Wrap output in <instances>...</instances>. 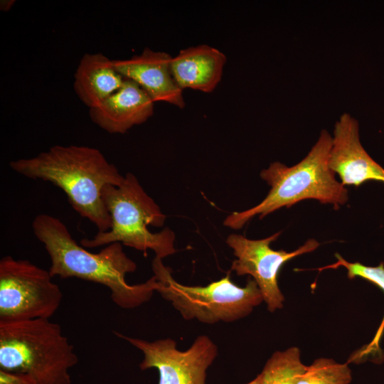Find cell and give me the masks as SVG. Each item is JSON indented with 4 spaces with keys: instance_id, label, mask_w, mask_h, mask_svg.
I'll return each instance as SVG.
<instances>
[{
    "instance_id": "cell-9",
    "label": "cell",
    "mask_w": 384,
    "mask_h": 384,
    "mask_svg": "<svg viewBox=\"0 0 384 384\" xmlns=\"http://www.w3.org/2000/svg\"><path fill=\"white\" fill-rule=\"evenodd\" d=\"M281 231L260 240H250L238 234L230 235L227 244L237 257L230 270L237 275L248 274L253 277L270 312L282 308L284 297L278 286V275L282 267L289 260L315 250L319 242L309 239L292 252L274 250L270 244L276 240Z\"/></svg>"
},
{
    "instance_id": "cell-4",
    "label": "cell",
    "mask_w": 384,
    "mask_h": 384,
    "mask_svg": "<svg viewBox=\"0 0 384 384\" xmlns=\"http://www.w3.org/2000/svg\"><path fill=\"white\" fill-rule=\"evenodd\" d=\"M74 347L50 319L0 322V369L26 373L37 384H70Z\"/></svg>"
},
{
    "instance_id": "cell-10",
    "label": "cell",
    "mask_w": 384,
    "mask_h": 384,
    "mask_svg": "<svg viewBox=\"0 0 384 384\" xmlns=\"http://www.w3.org/2000/svg\"><path fill=\"white\" fill-rule=\"evenodd\" d=\"M329 164L345 186H359L368 181L384 183V169L363 148L358 122L348 113L335 123Z\"/></svg>"
},
{
    "instance_id": "cell-15",
    "label": "cell",
    "mask_w": 384,
    "mask_h": 384,
    "mask_svg": "<svg viewBox=\"0 0 384 384\" xmlns=\"http://www.w3.org/2000/svg\"><path fill=\"white\" fill-rule=\"evenodd\" d=\"M306 366L301 360L299 348L275 351L260 375V384H296Z\"/></svg>"
},
{
    "instance_id": "cell-19",
    "label": "cell",
    "mask_w": 384,
    "mask_h": 384,
    "mask_svg": "<svg viewBox=\"0 0 384 384\" xmlns=\"http://www.w3.org/2000/svg\"><path fill=\"white\" fill-rule=\"evenodd\" d=\"M14 3H15V1L14 0L1 1L0 9L1 11H7L12 7Z\"/></svg>"
},
{
    "instance_id": "cell-17",
    "label": "cell",
    "mask_w": 384,
    "mask_h": 384,
    "mask_svg": "<svg viewBox=\"0 0 384 384\" xmlns=\"http://www.w3.org/2000/svg\"><path fill=\"white\" fill-rule=\"evenodd\" d=\"M351 380V370L348 363L319 358L306 366L296 384H350Z\"/></svg>"
},
{
    "instance_id": "cell-7",
    "label": "cell",
    "mask_w": 384,
    "mask_h": 384,
    "mask_svg": "<svg viewBox=\"0 0 384 384\" xmlns=\"http://www.w3.org/2000/svg\"><path fill=\"white\" fill-rule=\"evenodd\" d=\"M48 270L7 255L0 260V322L50 318L63 293Z\"/></svg>"
},
{
    "instance_id": "cell-1",
    "label": "cell",
    "mask_w": 384,
    "mask_h": 384,
    "mask_svg": "<svg viewBox=\"0 0 384 384\" xmlns=\"http://www.w3.org/2000/svg\"><path fill=\"white\" fill-rule=\"evenodd\" d=\"M36 238L44 245L51 265L52 277L78 278L102 284L110 291L112 302L123 309H134L149 302L159 287L154 275L144 283L129 284L127 273L137 264L129 258L119 242L107 245L97 253L80 245L58 218L39 214L32 222Z\"/></svg>"
},
{
    "instance_id": "cell-13",
    "label": "cell",
    "mask_w": 384,
    "mask_h": 384,
    "mask_svg": "<svg viewBox=\"0 0 384 384\" xmlns=\"http://www.w3.org/2000/svg\"><path fill=\"white\" fill-rule=\"evenodd\" d=\"M226 56L218 49L202 44L182 49L172 57L171 68L178 86L213 92L220 82Z\"/></svg>"
},
{
    "instance_id": "cell-6",
    "label": "cell",
    "mask_w": 384,
    "mask_h": 384,
    "mask_svg": "<svg viewBox=\"0 0 384 384\" xmlns=\"http://www.w3.org/2000/svg\"><path fill=\"white\" fill-rule=\"evenodd\" d=\"M151 267L159 283L156 292L186 320L196 319L209 324L233 322L249 315L263 302L253 279H248L245 287L235 284L229 275L205 287L188 286L174 279L162 259L155 257Z\"/></svg>"
},
{
    "instance_id": "cell-11",
    "label": "cell",
    "mask_w": 384,
    "mask_h": 384,
    "mask_svg": "<svg viewBox=\"0 0 384 384\" xmlns=\"http://www.w3.org/2000/svg\"><path fill=\"white\" fill-rule=\"evenodd\" d=\"M171 59L167 53L145 48L139 55L113 62L117 70L136 82L154 102H164L183 108V90L173 77Z\"/></svg>"
},
{
    "instance_id": "cell-2",
    "label": "cell",
    "mask_w": 384,
    "mask_h": 384,
    "mask_svg": "<svg viewBox=\"0 0 384 384\" xmlns=\"http://www.w3.org/2000/svg\"><path fill=\"white\" fill-rule=\"evenodd\" d=\"M9 166L27 178L52 183L64 191L73 208L91 221L98 232L110 230L111 218L102 191L106 185H121L124 176L99 149L54 145L36 156L12 161Z\"/></svg>"
},
{
    "instance_id": "cell-5",
    "label": "cell",
    "mask_w": 384,
    "mask_h": 384,
    "mask_svg": "<svg viewBox=\"0 0 384 384\" xmlns=\"http://www.w3.org/2000/svg\"><path fill=\"white\" fill-rule=\"evenodd\" d=\"M104 203L111 218L106 232H97L92 238H83L80 245L86 248L119 242L146 252L152 250L163 259L176 252L175 235L169 228L151 233L148 225L161 227L166 215L144 191L136 176L127 173L121 185H106L102 191Z\"/></svg>"
},
{
    "instance_id": "cell-14",
    "label": "cell",
    "mask_w": 384,
    "mask_h": 384,
    "mask_svg": "<svg viewBox=\"0 0 384 384\" xmlns=\"http://www.w3.org/2000/svg\"><path fill=\"white\" fill-rule=\"evenodd\" d=\"M124 81L113 60L100 53H85L75 73L74 90L81 102L91 109L117 92Z\"/></svg>"
},
{
    "instance_id": "cell-3",
    "label": "cell",
    "mask_w": 384,
    "mask_h": 384,
    "mask_svg": "<svg viewBox=\"0 0 384 384\" xmlns=\"http://www.w3.org/2000/svg\"><path fill=\"white\" fill-rule=\"evenodd\" d=\"M332 136L323 129L308 154L297 164L288 167L280 162L270 164L260 173L271 188L259 204L242 212H234L224 221L233 229H240L251 218L260 219L282 208H290L301 201L314 199L338 208L348 201V190L336 180L329 161Z\"/></svg>"
},
{
    "instance_id": "cell-18",
    "label": "cell",
    "mask_w": 384,
    "mask_h": 384,
    "mask_svg": "<svg viewBox=\"0 0 384 384\" xmlns=\"http://www.w3.org/2000/svg\"><path fill=\"white\" fill-rule=\"evenodd\" d=\"M0 384H37V383L28 374L0 369Z\"/></svg>"
},
{
    "instance_id": "cell-16",
    "label": "cell",
    "mask_w": 384,
    "mask_h": 384,
    "mask_svg": "<svg viewBox=\"0 0 384 384\" xmlns=\"http://www.w3.org/2000/svg\"><path fill=\"white\" fill-rule=\"evenodd\" d=\"M337 261L331 265L321 267L319 271L326 269H336L343 267L347 270V276L349 279L361 277L366 279L373 284L378 286L384 291V262H381L378 266L369 267L360 262H350L346 260L338 253L335 254ZM384 331V317L372 341L366 346L359 353L354 359L358 360L363 356H368L373 351H375L379 348V341Z\"/></svg>"
},
{
    "instance_id": "cell-20",
    "label": "cell",
    "mask_w": 384,
    "mask_h": 384,
    "mask_svg": "<svg viewBox=\"0 0 384 384\" xmlns=\"http://www.w3.org/2000/svg\"><path fill=\"white\" fill-rule=\"evenodd\" d=\"M247 384H260V375H258L254 380Z\"/></svg>"
},
{
    "instance_id": "cell-12",
    "label": "cell",
    "mask_w": 384,
    "mask_h": 384,
    "mask_svg": "<svg viewBox=\"0 0 384 384\" xmlns=\"http://www.w3.org/2000/svg\"><path fill=\"white\" fill-rule=\"evenodd\" d=\"M154 102L134 81L124 78L122 86L95 107L89 109L92 121L110 134H124L154 113Z\"/></svg>"
},
{
    "instance_id": "cell-8",
    "label": "cell",
    "mask_w": 384,
    "mask_h": 384,
    "mask_svg": "<svg viewBox=\"0 0 384 384\" xmlns=\"http://www.w3.org/2000/svg\"><path fill=\"white\" fill-rule=\"evenodd\" d=\"M114 334L142 352L140 369L156 368L159 384H206L207 369L218 354L217 346L206 335L198 336L188 349L181 351L171 338L149 341Z\"/></svg>"
}]
</instances>
